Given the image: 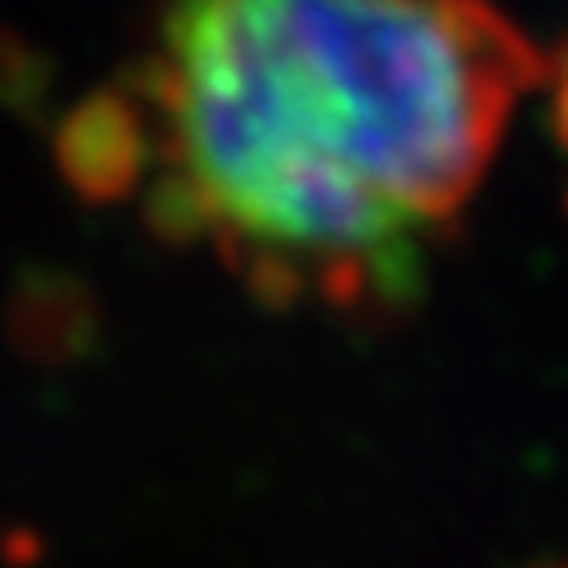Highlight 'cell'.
<instances>
[{
	"label": "cell",
	"mask_w": 568,
	"mask_h": 568,
	"mask_svg": "<svg viewBox=\"0 0 568 568\" xmlns=\"http://www.w3.org/2000/svg\"><path fill=\"white\" fill-rule=\"evenodd\" d=\"M545 81L555 85V133H559V142L568 148V48L559 52V62L545 71Z\"/></svg>",
	"instance_id": "3"
},
{
	"label": "cell",
	"mask_w": 568,
	"mask_h": 568,
	"mask_svg": "<svg viewBox=\"0 0 568 568\" xmlns=\"http://www.w3.org/2000/svg\"><path fill=\"white\" fill-rule=\"evenodd\" d=\"M549 568H568V564H549Z\"/></svg>",
	"instance_id": "4"
},
{
	"label": "cell",
	"mask_w": 568,
	"mask_h": 568,
	"mask_svg": "<svg viewBox=\"0 0 568 568\" xmlns=\"http://www.w3.org/2000/svg\"><path fill=\"white\" fill-rule=\"evenodd\" d=\"M58 162L85 200H123L152 181L156 129L142 100L129 91H100L67 114L58 133Z\"/></svg>",
	"instance_id": "2"
},
{
	"label": "cell",
	"mask_w": 568,
	"mask_h": 568,
	"mask_svg": "<svg viewBox=\"0 0 568 568\" xmlns=\"http://www.w3.org/2000/svg\"><path fill=\"white\" fill-rule=\"evenodd\" d=\"M545 71L493 0H166L148 219L265 304L398 313Z\"/></svg>",
	"instance_id": "1"
}]
</instances>
